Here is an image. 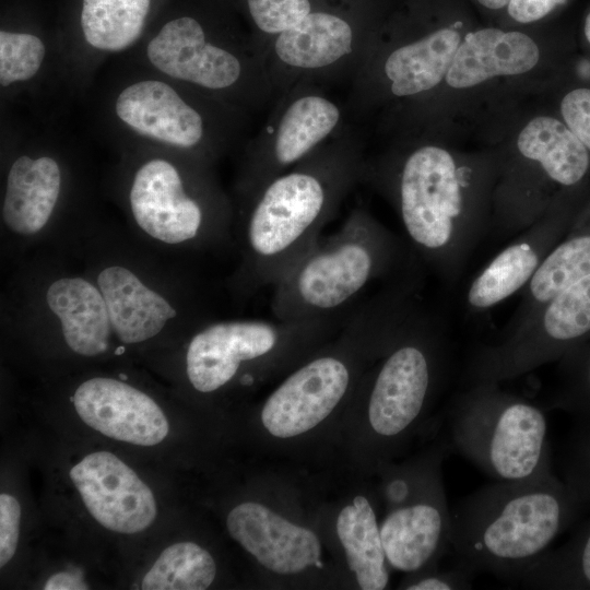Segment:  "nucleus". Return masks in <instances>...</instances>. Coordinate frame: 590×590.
<instances>
[{"label": "nucleus", "instance_id": "10", "mask_svg": "<svg viewBox=\"0 0 590 590\" xmlns=\"http://www.w3.org/2000/svg\"><path fill=\"white\" fill-rule=\"evenodd\" d=\"M401 220L413 245L437 258L449 246L462 211L457 168L446 150L425 145L405 160L398 184Z\"/></svg>", "mask_w": 590, "mask_h": 590}, {"label": "nucleus", "instance_id": "40", "mask_svg": "<svg viewBox=\"0 0 590 590\" xmlns=\"http://www.w3.org/2000/svg\"><path fill=\"white\" fill-rule=\"evenodd\" d=\"M482 5L488 8V9H492V10H497V9H500V8H504L506 5H508V3L510 2V0H477Z\"/></svg>", "mask_w": 590, "mask_h": 590}, {"label": "nucleus", "instance_id": "30", "mask_svg": "<svg viewBox=\"0 0 590 590\" xmlns=\"http://www.w3.org/2000/svg\"><path fill=\"white\" fill-rule=\"evenodd\" d=\"M540 263L536 250L527 243L504 249L472 282L468 302L475 308H489L522 287Z\"/></svg>", "mask_w": 590, "mask_h": 590}, {"label": "nucleus", "instance_id": "4", "mask_svg": "<svg viewBox=\"0 0 590 590\" xmlns=\"http://www.w3.org/2000/svg\"><path fill=\"white\" fill-rule=\"evenodd\" d=\"M544 412L480 381L451 408L452 446L495 481L524 482L546 476L551 447Z\"/></svg>", "mask_w": 590, "mask_h": 590}, {"label": "nucleus", "instance_id": "36", "mask_svg": "<svg viewBox=\"0 0 590 590\" xmlns=\"http://www.w3.org/2000/svg\"><path fill=\"white\" fill-rule=\"evenodd\" d=\"M21 506L9 494L0 495V566L14 555L20 533Z\"/></svg>", "mask_w": 590, "mask_h": 590}, {"label": "nucleus", "instance_id": "33", "mask_svg": "<svg viewBox=\"0 0 590 590\" xmlns=\"http://www.w3.org/2000/svg\"><path fill=\"white\" fill-rule=\"evenodd\" d=\"M563 481L585 504H590V422L577 421L563 455Z\"/></svg>", "mask_w": 590, "mask_h": 590}, {"label": "nucleus", "instance_id": "3", "mask_svg": "<svg viewBox=\"0 0 590 590\" xmlns=\"http://www.w3.org/2000/svg\"><path fill=\"white\" fill-rule=\"evenodd\" d=\"M394 237L363 210L320 237L274 287L271 311L280 320L347 316L399 259Z\"/></svg>", "mask_w": 590, "mask_h": 590}, {"label": "nucleus", "instance_id": "11", "mask_svg": "<svg viewBox=\"0 0 590 590\" xmlns=\"http://www.w3.org/2000/svg\"><path fill=\"white\" fill-rule=\"evenodd\" d=\"M590 338V275L544 304L541 323L505 344L485 350L475 359L477 381L506 379L546 361L563 357Z\"/></svg>", "mask_w": 590, "mask_h": 590}, {"label": "nucleus", "instance_id": "15", "mask_svg": "<svg viewBox=\"0 0 590 590\" xmlns=\"http://www.w3.org/2000/svg\"><path fill=\"white\" fill-rule=\"evenodd\" d=\"M72 401L81 420L107 437L154 446L168 434L169 425L158 404L123 381L91 378L76 388Z\"/></svg>", "mask_w": 590, "mask_h": 590}, {"label": "nucleus", "instance_id": "35", "mask_svg": "<svg viewBox=\"0 0 590 590\" xmlns=\"http://www.w3.org/2000/svg\"><path fill=\"white\" fill-rule=\"evenodd\" d=\"M560 111L567 127L590 150V88H577L565 95Z\"/></svg>", "mask_w": 590, "mask_h": 590}, {"label": "nucleus", "instance_id": "2", "mask_svg": "<svg viewBox=\"0 0 590 590\" xmlns=\"http://www.w3.org/2000/svg\"><path fill=\"white\" fill-rule=\"evenodd\" d=\"M358 174L350 154H323L246 196L241 278L248 288H273L291 272L321 237Z\"/></svg>", "mask_w": 590, "mask_h": 590}, {"label": "nucleus", "instance_id": "12", "mask_svg": "<svg viewBox=\"0 0 590 590\" xmlns=\"http://www.w3.org/2000/svg\"><path fill=\"white\" fill-rule=\"evenodd\" d=\"M352 379V366L339 352L310 359L267 399L261 411L263 426L280 438L310 430L339 405Z\"/></svg>", "mask_w": 590, "mask_h": 590}, {"label": "nucleus", "instance_id": "27", "mask_svg": "<svg viewBox=\"0 0 590 590\" xmlns=\"http://www.w3.org/2000/svg\"><path fill=\"white\" fill-rule=\"evenodd\" d=\"M337 532L359 588L385 589L389 581L387 558L375 511L365 496H356L341 510Z\"/></svg>", "mask_w": 590, "mask_h": 590}, {"label": "nucleus", "instance_id": "21", "mask_svg": "<svg viewBox=\"0 0 590 590\" xmlns=\"http://www.w3.org/2000/svg\"><path fill=\"white\" fill-rule=\"evenodd\" d=\"M539 58L540 50L528 35L483 28L460 43L446 81L455 88L471 87L494 76L526 73Z\"/></svg>", "mask_w": 590, "mask_h": 590}, {"label": "nucleus", "instance_id": "1", "mask_svg": "<svg viewBox=\"0 0 590 590\" xmlns=\"http://www.w3.org/2000/svg\"><path fill=\"white\" fill-rule=\"evenodd\" d=\"M586 505L553 473L495 481L451 511L450 544L458 563L472 571L520 580Z\"/></svg>", "mask_w": 590, "mask_h": 590}, {"label": "nucleus", "instance_id": "25", "mask_svg": "<svg viewBox=\"0 0 590 590\" xmlns=\"http://www.w3.org/2000/svg\"><path fill=\"white\" fill-rule=\"evenodd\" d=\"M56 71L66 78L60 47L32 31L1 28L0 88L2 98L32 91Z\"/></svg>", "mask_w": 590, "mask_h": 590}, {"label": "nucleus", "instance_id": "16", "mask_svg": "<svg viewBox=\"0 0 590 590\" xmlns=\"http://www.w3.org/2000/svg\"><path fill=\"white\" fill-rule=\"evenodd\" d=\"M67 172L57 152L28 146L15 152L4 178L1 219L13 233L31 236L43 231L60 202Z\"/></svg>", "mask_w": 590, "mask_h": 590}, {"label": "nucleus", "instance_id": "9", "mask_svg": "<svg viewBox=\"0 0 590 590\" xmlns=\"http://www.w3.org/2000/svg\"><path fill=\"white\" fill-rule=\"evenodd\" d=\"M405 302L399 314L394 344L373 378L367 402L369 425L382 438H398L425 411L436 382V356L429 340L410 327Z\"/></svg>", "mask_w": 590, "mask_h": 590}, {"label": "nucleus", "instance_id": "31", "mask_svg": "<svg viewBox=\"0 0 590 590\" xmlns=\"http://www.w3.org/2000/svg\"><path fill=\"white\" fill-rule=\"evenodd\" d=\"M215 562L193 542L166 547L144 575V590H203L214 580Z\"/></svg>", "mask_w": 590, "mask_h": 590}, {"label": "nucleus", "instance_id": "14", "mask_svg": "<svg viewBox=\"0 0 590 590\" xmlns=\"http://www.w3.org/2000/svg\"><path fill=\"white\" fill-rule=\"evenodd\" d=\"M153 0H82L79 35L60 46L66 78L82 85L101 61L144 37Z\"/></svg>", "mask_w": 590, "mask_h": 590}, {"label": "nucleus", "instance_id": "39", "mask_svg": "<svg viewBox=\"0 0 590 590\" xmlns=\"http://www.w3.org/2000/svg\"><path fill=\"white\" fill-rule=\"evenodd\" d=\"M45 590H85L88 587L81 577L71 573H58L52 575L46 582Z\"/></svg>", "mask_w": 590, "mask_h": 590}, {"label": "nucleus", "instance_id": "23", "mask_svg": "<svg viewBox=\"0 0 590 590\" xmlns=\"http://www.w3.org/2000/svg\"><path fill=\"white\" fill-rule=\"evenodd\" d=\"M354 32L338 15L310 12L302 22L276 36L274 52L292 68L314 70L329 67L353 51Z\"/></svg>", "mask_w": 590, "mask_h": 590}, {"label": "nucleus", "instance_id": "28", "mask_svg": "<svg viewBox=\"0 0 590 590\" xmlns=\"http://www.w3.org/2000/svg\"><path fill=\"white\" fill-rule=\"evenodd\" d=\"M524 588L590 590V519L555 550H547L521 577Z\"/></svg>", "mask_w": 590, "mask_h": 590}, {"label": "nucleus", "instance_id": "32", "mask_svg": "<svg viewBox=\"0 0 590 590\" xmlns=\"http://www.w3.org/2000/svg\"><path fill=\"white\" fill-rule=\"evenodd\" d=\"M564 387L554 406L590 422V343H582L563 356Z\"/></svg>", "mask_w": 590, "mask_h": 590}, {"label": "nucleus", "instance_id": "24", "mask_svg": "<svg viewBox=\"0 0 590 590\" xmlns=\"http://www.w3.org/2000/svg\"><path fill=\"white\" fill-rule=\"evenodd\" d=\"M460 43L457 31L440 28L393 50L384 66L392 94L411 96L438 85L447 75Z\"/></svg>", "mask_w": 590, "mask_h": 590}, {"label": "nucleus", "instance_id": "41", "mask_svg": "<svg viewBox=\"0 0 590 590\" xmlns=\"http://www.w3.org/2000/svg\"><path fill=\"white\" fill-rule=\"evenodd\" d=\"M585 34H586V37H587L588 42L590 43V13L586 17Z\"/></svg>", "mask_w": 590, "mask_h": 590}, {"label": "nucleus", "instance_id": "6", "mask_svg": "<svg viewBox=\"0 0 590 590\" xmlns=\"http://www.w3.org/2000/svg\"><path fill=\"white\" fill-rule=\"evenodd\" d=\"M214 104L223 103L142 68L114 87L105 111L113 130L132 145L206 162L221 138Z\"/></svg>", "mask_w": 590, "mask_h": 590}, {"label": "nucleus", "instance_id": "17", "mask_svg": "<svg viewBox=\"0 0 590 590\" xmlns=\"http://www.w3.org/2000/svg\"><path fill=\"white\" fill-rule=\"evenodd\" d=\"M449 512L439 475L414 502L405 500L384 520L380 535L388 563L413 573L435 562L450 544Z\"/></svg>", "mask_w": 590, "mask_h": 590}, {"label": "nucleus", "instance_id": "13", "mask_svg": "<svg viewBox=\"0 0 590 590\" xmlns=\"http://www.w3.org/2000/svg\"><path fill=\"white\" fill-rule=\"evenodd\" d=\"M70 477L91 516L106 529L137 533L155 520L152 491L111 452L87 455L70 470Z\"/></svg>", "mask_w": 590, "mask_h": 590}, {"label": "nucleus", "instance_id": "20", "mask_svg": "<svg viewBox=\"0 0 590 590\" xmlns=\"http://www.w3.org/2000/svg\"><path fill=\"white\" fill-rule=\"evenodd\" d=\"M96 285L105 299L113 334L123 344L153 339L177 317L175 307L129 268H104Z\"/></svg>", "mask_w": 590, "mask_h": 590}, {"label": "nucleus", "instance_id": "34", "mask_svg": "<svg viewBox=\"0 0 590 590\" xmlns=\"http://www.w3.org/2000/svg\"><path fill=\"white\" fill-rule=\"evenodd\" d=\"M257 27L268 34H281L302 22L310 12L309 0H247Z\"/></svg>", "mask_w": 590, "mask_h": 590}, {"label": "nucleus", "instance_id": "19", "mask_svg": "<svg viewBox=\"0 0 590 590\" xmlns=\"http://www.w3.org/2000/svg\"><path fill=\"white\" fill-rule=\"evenodd\" d=\"M340 110L319 95L293 101L279 121L269 148L253 155L247 165L241 189L250 194L287 166L305 158L337 127Z\"/></svg>", "mask_w": 590, "mask_h": 590}, {"label": "nucleus", "instance_id": "26", "mask_svg": "<svg viewBox=\"0 0 590 590\" xmlns=\"http://www.w3.org/2000/svg\"><path fill=\"white\" fill-rule=\"evenodd\" d=\"M517 144L524 157L538 161L547 176L563 186L576 185L588 170L587 148L553 117L532 119L521 130Z\"/></svg>", "mask_w": 590, "mask_h": 590}, {"label": "nucleus", "instance_id": "18", "mask_svg": "<svg viewBox=\"0 0 590 590\" xmlns=\"http://www.w3.org/2000/svg\"><path fill=\"white\" fill-rule=\"evenodd\" d=\"M231 536L267 569L293 575L317 565L321 553L317 535L258 503H243L226 520Z\"/></svg>", "mask_w": 590, "mask_h": 590}, {"label": "nucleus", "instance_id": "29", "mask_svg": "<svg viewBox=\"0 0 590 590\" xmlns=\"http://www.w3.org/2000/svg\"><path fill=\"white\" fill-rule=\"evenodd\" d=\"M590 275V221L578 224L539 263L530 279V294L544 305L559 292Z\"/></svg>", "mask_w": 590, "mask_h": 590}, {"label": "nucleus", "instance_id": "37", "mask_svg": "<svg viewBox=\"0 0 590 590\" xmlns=\"http://www.w3.org/2000/svg\"><path fill=\"white\" fill-rule=\"evenodd\" d=\"M474 571L457 564L456 568L442 573L426 574L408 585L409 590H461L472 588Z\"/></svg>", "mask_w": 590, "mask_h": 590}, {"label": "nucleus", "instance_id": "5", "mask_svg": "<svg viewBox=\"0 0 590 590\" xmlns=\"http://www.w3.org/2000/svg\"><path fill=\"white\" fill-rule=\"evenodd\" d=\"M137 153L127 204L137 225L165 244L220 237L228 222L225 199L208 178L205 162L145 145Z\"/></svg>", "mask_w": 590, "mask_h": 590}, {"label": "nucleus", "instance_id": "8", "mask_svg": "<svg viewBox=\"0 0 590 590\" xmlns=\"http://www.w3.org/2000/svg\"><path fill=\"white\" fill-rule=\"evenodd\" d=\"M140 43L135 57L141 68L225 105L241 96L249 83L250 61L241 48L211 37L190 15L169 19Z\"/></svg>", "mask_w": 590, "mask_h": 590}, {"label": "nucleus", "instance_id": "7", "mask_svg": "<svg viewBox=\"0 0 590 590\" xmlns=\"http://www.w3.org/2000/svg\"><path fill=\"white\" fill-rule=\"evenodd\" d=\"M346 317L306 320H228L211 322L191 338L186 373L191 386L210 393L232 381L245 364L304 351L340 330Z\"/></svg>", "mask_w": 590, "mask_h": 590}, {"label": "nucleus", "instance_id": "22", "mask_svg": "<svg viewBox=\"0 0 590 590\" xmlns=\"http://www.w3.org/2000/svg\"><path fill=\"white\" fill-rule=\"evenodd\" d=\"M46 302L70 350L87 357L109 350L113 329L97 285L81 276H63L49 284Z\"/></svg>", "mask_w": 590, "mask_h": 590}, {"label": "nucleus", "instance_id": "38", "mask_svg": "<svg viewBox=\"0 0 590 590\" xmlns=\"http://www.w3.org/2000/svg\"><path fill=\"white\" fill-rule=\"evenodd\" d=\"M566 0H510L509 15L520 23H530L547 15L555 7Z\"/></svg>", "mask_w": 590, "mask_h": 590}]
</instances>
